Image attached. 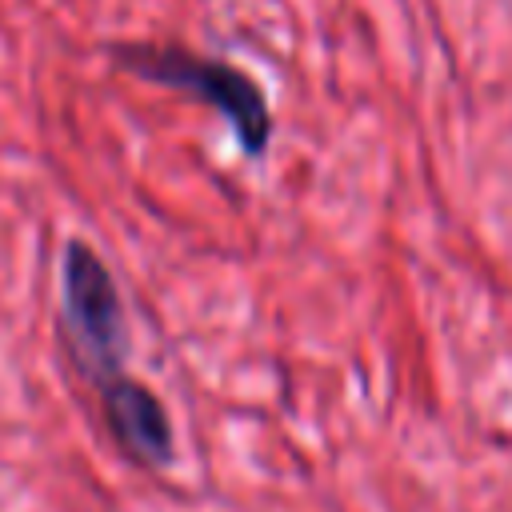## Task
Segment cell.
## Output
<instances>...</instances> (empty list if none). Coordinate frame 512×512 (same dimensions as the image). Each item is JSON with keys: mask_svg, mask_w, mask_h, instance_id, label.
Listing matches in <instances>:
<instances>
[{"mask_svg": "<svg viewBox=\"0 0 512 512\" xmlns=\"http://www.w3.org/2000/svg\"><path fill=\"white\" fill-rule=\"evenodd\" d=\"M104 56L120 72H132L144 84L168 88L192 104L212 108L228 124L244 160L260 164L268 156L272 128H276L272 104H268L264 84L240 64L224 56L192 52L184 44H156V40H112L104 44Z\"/></svg>", "mask_w": 512, "mask_h": 512, "instance_id": "cell-1", "label": "cell"}, {"mask_svg": "<svg viewBox=\"0 0 512 512\" xmlns=\"http://www.w3.org/2000/svg\"><path fill=\"white\" fill-rule=\"evenodd\" d=\"M60 340L96 392L128 372V320L116 276L80 236H72L60 256Z\"/></svg>", "mask_w": 512, "mask_h": 512, "instance_id": "cell-2", "label": "cell"}, {"mask_svg": "<svg viewBox=\"0 0 512 512\" xmlns=\"http://www.w3.org/2000/svg\"><path fill=\"white\" fill-rule=\"evenodd\" d=\"M96 396H100L104 428H108L116 452L128 464L148 468V472L172 468V460H176V428H172V416H168L164 400L144 380L124 372L120 380L104 384Z\"/></svg>", "mask_w": 512, "mask_h": 512, "instance_id": "cell-3", "label": "cell"}]
</instances>
